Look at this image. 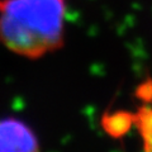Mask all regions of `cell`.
I'll return each mask as SVG.
<instances>
[{"instance_id": "cell-1", "label": "cell", "mask_w": 152, "mask_h": 152, "mask_svg": "<svg viewBox=\"0 0 152 152\" xmlns=\"http://www.w3.org/2000/svg\"><path fill=\"white\" fill-rule=\"evenodd\" d=\"M69 0H0V42L26 58L62 47Z\"/></svg>"}, {"instance_id": "cell-2", "label": "cell", "mask_w": 152, "mask_h": 152, "mask_svg": "<svg viewBox=\"0 0 152 152\" xmlns=\"http://www.w3.org/2000/svg\"><path fill=\"white\" fill-rule=\"evenodd\" d=\"M39 151V141L27 123L17 118L0 119V152Z\"/></svg>"}, {"instance_id": "cell-3", "label": "cell", "mask_w": 152, "mask_h": 152, "mask_svg": "<svg viewBox=\"0 0 152 152\" xmlns=\"http://www.w3.org/2000/svg\"><path fill=\"white\" fill-rule=\"evenodd\" d=\"M134 123L142 140L143 152H152V107H141L134 115Z\"/></svg>"}]
</instances>
